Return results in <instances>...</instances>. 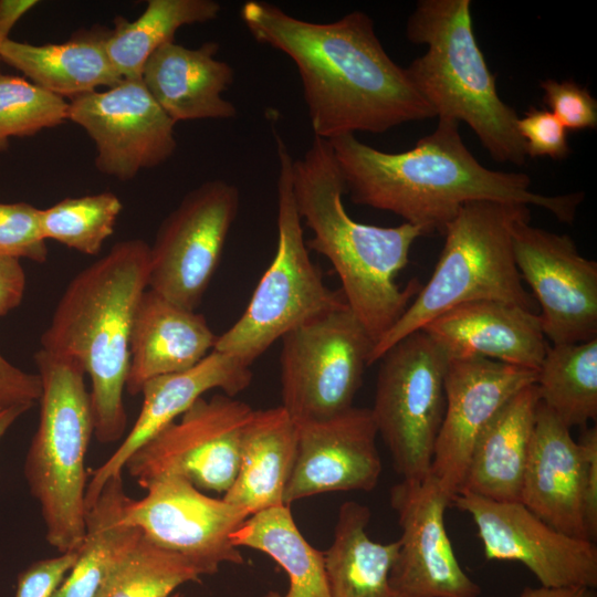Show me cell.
I'll list each match as a JSON object with an SVG mask.
<instances>
[{"instance_id":"cell-1","label":"cell","mask_w":597,"mask_h":597,"mask_svg":"<svg viewBox=\"0 0 597 597\" xmlns=\"http://www.w3.org/2000/svg\"><path fill=\"white\" fill-rule=\"evenodd\" d=\"M240 17L256 42L295 64L314 136L331 140L357 132L379 134L436 117L405 67L385 51L367 13L312 22L250 0Z\"/></svg>"},{"instance_id":"cell-2","label":"cell","mask_w":597,"mask_h":597,"mask_svg":"<svg viewBox=\"0 0 597 597\" xmlns=\"http://www.w3.org/2000/svg\"><path fill=\"white\" fill-rule=\"evenodd\" d=\"M328 142L353 202L392 212L423 235L443 234L471 201L536 206L572 223L584 200L582 191L536 193L526 174L484 167L463 143L459 123L451 119L439 118L432 133L401 153L376 149L353 134Z\"/></svg>"},{"instance_id":"cell-3","label":"cell","mask_w":597,"mask_h":597,"mask_svg":"<svg viewBox=\"0 0 597 597\" xmlns=\"http://www.w3.org/2000/svg\"><path fill=\"white\" fill-rule=\"evenodd\" d=\"M292 189L302 223L312 232L307 249L331 262L348 308L376 344L422 286L416 279L404 289L396 283L422 230L407 222L378 227L355 221L343 203L346 187L332 146L316 136L293 160Z\"/></svg>"},{"instance_id":"cell-4","label":"cell","mask_w":597,"mask_h":597,"mask_svg":"<svg viewBox=\"0 0 597 597\" xmlns=\"http://www.w3.org/2000/svg\"><path fill=\"white\" fill-rule=\"evenodd\" d=\"M148 279L149 244L142 239L115 243L70 281L40 338L42 349L76 362L88 376L101 443L118 441L126 430L130 334Z\"/></svg>"},{"instance_id":"cell-5","label":"cell","mask_w":597,"mask_h":597,"mask_svg":"<svg viewBox=\"0 0 597 597\" xmlns=\"http://www.w3.org/2000/svg\"><path fill=\"white\" fill-rule=\"evenodd\" d=\"M406 36L427 45L426 53L405 70L436 117L464 122L494 160L524 165L519 116L498 94L474 36L471 1H418L407 20Z\"/></svg>"},{"instance_id":"cell-6","label":"cell","mask_w":597,"mask_h":597,"mask_svg":"<svg viewBox=\"0 0 597 597\" xmlns=\"http://www.w3.org/2000/svg\"><path fill=\"white\" fill-rule=\"evenodd\" d=\"M527 217L530 207L521 203L478 200L462 206L444 229V245L429 281L376 342L369 366L405 336L464 303L499 301L538 314L513 250L514 224Z\"/></svg>"},{"instance_id":"cell-7","label":"cell","mask_w":597,"mask_h":597,"mask_svg":"<svg viewBox=\"0 0 597 597\" xmlns=\"http://www.w3.org/2000/svg\"><path fill=\"white\" fill-rule=\"evenodd\" d=\"M34 362L42 386L40 418L23 472L46 542L66 553L78 549L85 535V457L94 436L90 391L76 362L42 348Z\"/></svg>"},{"instance_id":"cell-8","label":"cell","mask_w":597,"mask_h":597,"mask_svg":"<svg viewBox=\"0 0 597 597\" xmlns=\"http://www.w3.org/2000/svg\"><path fill=\"white\" fill-rule=\"evenodd\" d=\"M277 241L273 260L261 276L239 320L217 337L216 350L251 366L266 349L295 327L347 305L331 290L312 261L292 189L293 157L276 136Z\"/></svg>"},{"instance_id":"cell-9","label":"cell","mask_w":597,"mask_h":597,"mask_svg":"<svg viewBox=\"0 0 597 597\" xmlns=\"http://www.w3.org/2000/svg\"><path fill=\"white\" fill-rule=\"evenodd\" d=\"M374 406L378 434L404 480L430 474L446 410L449 358L423 329L392 345L380 358Z\"/></svg>"},{"instance_id":"cell-10","label":"cell","mask_w":597,"mask_h":597,"mask_svg":"<svg viewBox=\"0 0 597 597\" xmlns=\"http://www.w3.org/2000/svg\"><path fill=\"white\" fill-rule=\"evenodd\" d=\"M281 339V406L295 423L327 419L353 407L375 343L347 305Z\"/></svg>"},{"instance_id":"cell-11","label":"cell","mask_w":597,"mask_h":597,"mask_svg":"<svg viewBox=\"0 0 597 597\" xmlns=\"http://www.w3.org/2000/svg\"><path fill=\"white\" fill-rule=\"evenodd\" d=\"M253 410L226 394L201 397L137 449L124 468L143 489L176 474L200 491L226 493L237 478L243 432Z\"/></svg>"},{"instance_id":"cell-12","label":"cell","mask_w":597,"mask_h":597,"mask_svg":"<svg viewBox=\"0 0 597 597\" xmlns=\"http://www.w3.org/2000/svg\"><path fill=\"white\" fill-rule=\"evenodd\" d=\"M239 207V189L223 179L187 192L149 245L148 289L195 311L218 269Z\"/></svg>"},{"instance_id":"cell-13","label":"cell","mask_w":597,"mask_h":597,"mask_svg":"<svg viewBox=\"0 0 597 597\" xmlns=\"http://www.w3.org/2000/svg\"><path fill=\"white\" fill-rule=\"evenodd\" d=\"M145 490L143 499L128 498L123 521L147 541L191 561L206 575L216 574L223 563H243L231 535L250 516L245 510L203 494L176 474L163 475Z\"/></svg>"},{"instance_id":"cell-14","label":"cell","mask_w":597,"mask_h":597,"mask_svg":"<svg viewBox=\"0 0 597 597\" xmlns=\"http://www.w3.org/2000/svg\"><path fill=\"white\" fill-rule=\"evenodd\" d=\"M513 228L517 270L540 305L542 329L552 345L597 338V263L583 256L568 234L530 224Z\"/></svg>"},{"instance_id":"cell-15","label":"cell","mask_w":597,"mask_h":597,"mask_svg":"<svg viewBox=\"0 0 597 597\" xmlns=\"http://www.w3.org/2000/svg\"><path fill=\"white\" fill-rule=\"evenodd\" d=\"M67 121L81 126L96 147L101 174L126 181L157 167L176 151V123L142 80H123L69 102Z\"/></svg>"},{"instance_id":"cell-16","label":"cell","mask_w":597,"mask_h":597,"mask_svg":"<svg viewBox=\"0 0 597 597\" xmlns=\"http://www.w3.org/2000/svg\"><path fill=\"white\" fill-rule=\"evenodd\" d=\"M451 504L471 515L486 559L520 562L541 586L596 588L594 542L555 530L520 502L459 492Z\"/></svg>"},{"instance_id":"cell-17","label":"cell","mask_w":597,"mask_h":597,"mask_svg":"<svg viewBox=\"0 0 597 597\" xmlns=\"http://www.w3.org/2000/svg\"><path fill=\"white\" fill-rule=\"evenodd\" d=\"M401 527L389 583L400 597H479L480 586L461 568L444 525L450 496L431 475L390 489Z\"/></svg>"},{"instance_id":"cell-18","label":"cell","mask_w":597,"mask_h":597,"mask_svg":"<svg viewBox=\"0 0 597 597\" xmlns=\"http://www.w3.org/2000/svg\"><path fill=\"white\" fill-rule=\"evenodd\" d=\"M537 370L484 357L449 359L446 410L430 474L453 496L461 490L473 447L486 425L521 389L536 384Z\"/></svg>"},{"instance_id":"cell-19","label":"cell","mask_w":597,"mask_h":597,"mask_svg":"<svg viewBox=\"0 0 597 597\" xmlns=\"http://www.w3.org/2000/svg\"><path fill=\"white\" fill-rule=\"evenodd\" d=\"M294 465L283 502L336 491H370L383 465L370 409L352 407L336 416L296 423Z\"/></svg>"},{"instance_id":"cell-20","label":"cell","mask_w":597,"mask_h":597,"mask_svg":"<svg viewBox=\"0 0 597 597\" xmlns=\"http://www.w3.org/2000/svg\"><path fill=\"white\" fill-rule=\"evenodd\" d=\"M252 380L250 366L216 349L189 369L151 378L140 391L143 402L133 427L113 454L90 471L85 510L97 499L105 482L123 472L129 457L166 426L179 418L211 389L234 397Z\"/></svg>"},{"instance_id":"cell-21","label":"cell","mask_w":597,"mask_h":597,"mask_svg":"<svg viewBox=\"0 0 597 597\" xmlns=\"http://www.w3.org/2000/svg\"><path fill=\"white\" fill-rule=\"evenodd\" d=\"M421 329L449 359L479 356L534 370L549 346L538 314L499 301L458 305Z\"/></svg>"},{"instance_id":"cell-22","label":"cell","mask_w":597,"mask_h":597,"mask_svg":"<svg viewBox=\"0 0 597 597\" xmlns=\"http://www.w3.org/2000/svg\"><path fill=\"white\" fill-rule=\"evenodd\" d=\"M582 479V451L570 428L540 401L520 503L555 530L589 541L583 519Z\"/></svg>"},{"instance_id":"cell-23","label":"cell","mask_w":597,"mask_h":597,"mask_svg":"<svg viewBox=\"0 0 597 597\" xmlns=\"http://www.w3.org/2000/svg\"><path fill=\"white\" fill-rule=\"evenodd\" d=\"M217 337L202 314L147 289L133 321L125 389L135 396L151 378L191 368L214 348Z\"/></svg>"},{"instance_id":"cell-24","label":"cell","mask_w":597,"mask_h":597,"mask_svg":"<svg viewBox=\"0 0 597 597\" xmlns=\"http://www.w3.org/2000/svg\"><path fill=\"white\" fill-rule=\"evenodd\" d=\"M218 50L213 41L198 48L168 42L145 63L140 80L175 123L237 115V107L222 96L233 83L234 72L216 57Z\"/></svg>"},{"instance_id":"cell-25","label":"cell","mask_w":597,"mask_h":597,"mask_svg":"<svg viewBox=\"0 0 597 597\" xmlns=\"http://www.w3.org/2000/svg\"><path fill=\"white\" fill-rule=\"evenodd\" d=\"M541 399L536 384L517 391L480 433L459 492L520 502ZM458 494V493H457Z\"/></svg>"},{"instance_id":"cell-26","label":"cell","mask_w":597,"mask_h":597,"mask_svg":"<svg viewBox=\"0 0 597 597\" xmlns=\"http://www.w3.org/2000/svg\"><path fill=\"white\" fill-rule=\"evenodd\" d=\"M296 446V423L281 405L253 410L243 432L237 478L222 499L250 515L285 505Z\"/></svg>"},{"instance_id":"cell-27","label":"cell","mask_w":597,"mask_h":597,"mask_svg":"<svg viewBox=\"0 0 597 597\" xmlns=\"http://www.w3.org/2000/svg\"><path fill=\"white\" fill-rule=\"evenodd\" d=\"M107 32L86 31L63 43L35 45L6 39L0 59L38 86L70 100L121 83L106 50Z\"/></svg>"},{"instance_id":"cell-28","label":"cell","mask_w":597,"mask_h":597,"mask_svg":"<svg viewBox=\"0 0 597 597\" xmlns=\"http://www.w3.org/2000/svg\"><path fill=\"white\" fill-rule=\"evenodd\" d=\"M369 520V509L356 501L338 510L333 542L323 552L332 597H400L389 583L399 541H373L366 532Z\"/></svg>"},{"instance_id":"cell-29","label":"cell","mask_w":597,"mask_h":597,"mask_svg":"<svg viewBox=\"0 0 597 597\" xmlns=\"http://www.w3.org/2000/svg\"><path fill=\"white\" fill-rule=\"evenodd\" d=\"M127 500L122 472L112 475L85 511L76 562L53 597H96L109 573L138 543L142 532L123 521Z\"/></svg>"},{"instance_id":"cell-30","label":"cell","mask_w":597,"mask_h":597,"mask_svg":"<svg viewBox=\"0 0 597 597\" xmlns=\"http://www.w3.org/2000/svg\"><path fill=\"white\" fill-rule=\"evenodd\" d=\"M237 547L260 551L274 559L289 577V589L263 597H332L324 553L313 547L296 526L289 505L250 515L231 535Z\"/></svg>"},{"instance_id":"cell-31","label":"cell","mask_w":597,"mask_h":597,"mask_svg":"<svg viewBox=\"0 0 597 597\" xmlns=\"http://www.w3.org/2000/svg\"><path fill=\"white\" fill-rule=\"evenodd\" d=\"M220 11L214 0H149L136 20L115 19L105 38L106 53L124 80H140L150 55L174 42L181 27L212 21Z\"/></svg>"},{"instance_id":"cell-32","label":"cell","mask_w":597,"mask_h":597,"mask_svg":"<svg viewBox=\"0 0 597 597\" xmlns=\"http://www.w3.org/2000/svg\"><path fill=\"white\" fill-rule=\"evenodd\" d=\"M540 399L568 428L597 418V338L548 346L537 369Z\"/></svg>"},{"instance_id":"cell-33","label":"cell","mask_w":597,"mask_h":597,"mask_svg":"<svg viewBox=\"0 0 597 597\" xmlns=\"http://www.w3.org/2000/svg\"><path fill=\"white\" fill-rule=\"evenodd\" d=\"M205 572L191 561L163 549L143 534L101 586L96 597H168Z\"/></svg>"},{"instance_id":"cell-34","label":"cell","mask_w":597,"mask_h":597,"mask_svg":"<svg viewBox=\"0 0 597 597\" xmlns=\"http://www.w3.org/2000/svg\"><path fill=\"white\" fill-rule=\"evenodd\" d=\"M122 209L121 199L111 191L64 198L40 209V231L45 241L95 255L114 233Z\"/></svg>"},{"instance_id":"cell-35","label":"cell","mask_w":597,"mask_h":597,"mask_svg":"<svg viewBox=\"0 0 597 597\" xmlns=\"http://www.w3.org/2000/svg\"><path fill=\"white\" fill-rule=\"evenodd\" d=\"M69 102L22 77L0 74V144L67 121Z\"/></svg>"},{"instance_id":"cell-36","label":"cell","mask_w":597,"mask_h":597,"mask_svg":"<svg viewBox=\"0 0 597 597\" xmlns=\"http://www.w3.org/2000/svg\"><path fill=\"white\" fill-rule=\"evenodd\" d=\"M39 212L28 202H0V256L46 261L49 251L40 231Z\"/></svg>"},{"instance_id":"cell-37","label":"cell","mask_w":597,"mask_h":597,"mask_svg":"<svg viewBox=\"0 0 597 597\" xmlns=\"http://www.w3.org/2000/svg\"><path fill=\"white\" fill-rule=\"evenodd\" d=\"M543 101L548 111L566 130H586L597 127V101L590 92L574 81L541 82Z\"/></svg>"},{"instance_id":"cell-38","label":"cell","mask_w":597,"mask_h":597,"mask_svg":"<svg viewBox=\"0 0 597 597\" xmlns=\"http://www.w3.org/2000/svg\"><path fill=\"white\" fill-rule=\"evenodd\" d=\"M517 132L524 142L526 156L564 159L570 149L567 130L548 109L530 107L517 119Z\"/></svg>"},{"instance_id":"cell-39","label":"cell","mask_w":597,"mask_h":597,"mask_svg":"<svg viewBox=\"0 0 597 597\" xmlns=\"http://www.w3.org/2000/svg\"><path fill=\"white\" fill-rule=\"evenodd\" d=\"M78 549L30 564L18 575L14 597H53L73 568Z\"/></svg>"},{"instance_id":"cell-40","label":"cell","mask_w":597,"mask_h":597,"mask_svg":"<svg viewBox=\"0 0 597 597\" xmlns=\"http://www.w3.org/2000/svg\"><path fill=\"white\" fill-rule=\"evenodd\" d=\"M583 458V519L586 536L595 542L597 537V428H585L577 441Z\"/></svg>"},{"instance_id":"cell-41","label":"cell","mask_w":597,"mask_h":597,"mask_svg":"<svg viewBox=\"0 0 597 597\" xmlns=\"http://www.w3.org/2000/svg\"><path fill=\"white\" fill-rule=\"evenodd\" d=\"M42 391L38 373H28L0 353V409L19 405L34 406Z\"/></svg>"},{"instance_id":"cell-42","label":"cell","mask_w":597,"mask_h":597,"mask_svg":"<svg viewBox=\"0 0 597 597\" xmlns=\"http://www.w3.org/2000/svg\"><path fill=\"white\" fill-rule=\"evenodd\" d=\"M25 284V272L20 260L0 256V317L21 304Z\"/></svg>"},{"instance_id":"cell-43","label":"cell","mask_w":597,"mask_h":597,"mask_svg":"<svg viewBox=\"0 0 597 597\" xmlns=\"http://www.w3.org/2000/svg\"><path fill=\"white\" fill-rule=\"evenodd\" d=\"M38 3L35 0H0V38L8 39L17 22Z\"/></svg>"},{"instance_id":"cell-44","label":"cell","mask_w":597,"mask_h":597,"mask_svg":"<svg viewBox=\"0 0 597 597\" xmlns=\"http://www.w3.org/2000/svg\"><path fill=\"white\" fill-rule=\"evenodd\" d=\"M519 597H597L594 588L589 587H526Z\"/></svg>"},{"instance_id":"cell-45","label":"cell","mask_w":597,"mask_h":597,"mask_svg":"<svg viewBox=\"0 0 597 597\" xmlns=\"http://www.w3.org/2000/svg\"><path fill=\"white\" fill-rule=\"evenodd\" d=\"M32 406L19 405L0 409V440L19 417L25 413Z\"/></svg>"},{"instance_id":"cell-46","label":"cell","mask_w":597,"mask_h":597,"mask_svg":"<svg viewBox=\"0 0 597 597\" xmlns=\"http://www.w3.org/2000/svg\"><path fill=\"white\" fill-rule=\"evenodd\" d=\"M8 146V144H0V151H2L3 149H6Z\"/></svg>"},{"instance_id":"cell-47","label":"cell","mask_w":597,"mask_h":597,"mask_svg":"<svg viewBox=\"0 0 597 597\" xmlns=\"http://www.w3.org/2000/svg\"><path fill=\"white\" fill-rule=\"evenodd\" d=\"M168 597H181V595H180V594H178V593H176V594H171V595H170V596H168Z\"/></svg>"},{"instance_id":"cell-48","label":"cell","mask_w":597,"mask_h":597,"mask_svg":"<svg viewBox=\"0 0 597 597\" xmlns=\"http://www.w3.org/2000/svg\"><path fill=\"white\" fill-rule=\"evenodd\" d=\"M3 41H4V40H2V39L0 38V44H1ZM0 60H1V59H0Z\"/></svg>"}]
</instances>
